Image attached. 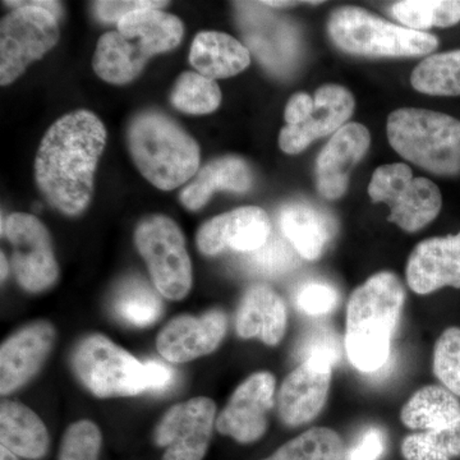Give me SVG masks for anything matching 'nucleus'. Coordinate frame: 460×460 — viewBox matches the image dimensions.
<instances>
[{
	"label": "nucleus",
	"instance_id": "obj_10",
	"mask_svg": "<svg viewBox=\"0 0 460 460\" xmlns=\"http://www.w3.org/2000/svg\"><path fill=\"white\" fill-rule=\"evenodd\" d=\"M2 230L13 247L12 265L20 286L32 293L53 286L59 269L44 224L33 215L16 213L5 220Z\"/></svg>",
	"mask_w": 460,
	"mask_h": 460
},
{
	"label": "nucleus",
	"instance_id": "obj_4",
	"mask_svg": "<svg viewBox=\"0 0 460 460\" xmlns=\"http://www.w3.org/2000/svg\"><path fill=\"white\" fill-rule=\"evenodd\" d=\"M387 138L408 162L441 177L460 175V120L420 108H402L387 118Z\"/></svg>",
	"mask_w": 460,
	"mask_h": 460
},
{
	"label": "nucleus",
	"instance_id": "obj_34",
	"mask_svg": "<svg viewBox=\"0 0 460 460\" xmlns=\"http://www.w3.org/2000/svg\"><path fill=\"white\" fill-rule=\"evenodd\" d=\"M343 356V343L334 328L319 323L305 332L296 348V357L301 363L334 370Z\"/></svg>",
	"mask_w": 460,
	"mask_h": 460
},
{
	"label": "nucleus",
	"instance_id": "obj_37",
	"mask_svg": "<svg viewBox=\"0 0 460 460\" xmlns=\"http://www.w3.org/2000/svg\"><path fill=\"white\" fill-rule=\"evenodd\" d=\"M102 434L95 423L80 420L66 429L59 460H98Z\"/></svg>",
	"mask_w": 460,
	"mask_h": 460
},
{
	"label": "nucleus",
	"instance_id": "obj_39",
	"mask_svg": "<svg viewBox=\"0 0 460 460\" xmlns=\"http://www.w3.org/2000/svg\"><path fill=\"white\" fill-rule=\"evenodd\" d=\"M386 452V434L377 426H370L356 443L345 450L343 460H381Z\"/></svg>",
	"mask_w": 460,
	"mask_h": 460
},
{
	"label": "nucleus",
	"instance_id": "obj_30",
	"mask_svg": "<svg viewBox=\"0 0 460 460\" xmlns=\"http://www.w3.org/2000/svg\"><path fill=\"white\" fill-rule=\"evenodd\" d=\"M344 445L334 429L314 428L288 441L265 460H343Z\"/></svg>",
	"mask_w": 460,
	"mask_h": 460
},
{
	"label": "nucleus",
	"instance_id": "obj_1",
	"mask_svg": "<svg viewBox=\"0 0 460 460\" xmlns=\"http://www.w3.org/2000/svg\"><path fill=\"white\" fill-rule=\"evenodd\" d=\"M105 144L104 124L84 109L63 115L45 133L36 155L35 180L60 213L75 217L90 205Z\"/></svg>",
	"mask_w": 460,
	"mask_h": 460
},
{
	"label": "nucleus",
	"instance_id": "obj_9",
	"mask_svg": "<svg viewBox=\"0 0 460 460\" xmlns=\"http://www.w3.org/2000/svg\"><path fill=\"white\" fill-rule=\"evenodd\" d=\"M74 367L84 385L99 398L135 396L147 390L145 363L102 335L84 338L75 347Z\"/></svg>",
	"mask_w": 460,
	"mask_h": 460
},
{
	"label": "nucleus",
	"instance_id": "obj_24",
	"mask_svg": "<svg viewBox=\"0 0 460 460\" xmlns=\"http://www.w3.org/2000/svg\"><path fill=\"white\" fill-rule=\"evenodd\" d=\"M0 441L16 456L40 459L47 453L49 436L38 414L26 405L8 401L0 407Z\"/></svg>",
	"mask_w": 460,
	"mask_h": 460
},
{
	"label": "nucleus",
	"instance_id": "obj_3",
	"mask_svg": "<svg viewBox=\"0 0 460 460\" xmlns=\"http://www.w3.org/2000/svg\"><path fill=\"white\" fill-rule=\"evenodd\" d=\"M128 147L138 171L156 189H178L199 171L198 142L164 114L137 115L129 124Z\"/></svg>",
	"mask_w": 460,
	"mask_h": 460
},
{
	"label": "nucleus",
	"instance_id": "obj_2",
	"mask_svg": "<svg viewBox=\"0 0 460 460\" xmlns=\"http://www.w3.org/2000/svg\"><path fill=\"white\" fill-rule=\"evenodd\" d=\"M404 304V287L390 271L372 275L354 290L348 302L344 337L345 353L354 368L374 375L389 363Z\"/></svg>",
	"mask_w": 460,
	"mask_h": 460
},
{
	"label": "nucleus",
	"instance_id": "obj_8",
	"mask_svg": "<svg viewBox=\"0 0 460 460\" xmlns=\"http://www.w3.org/2000/svg\"><path fill=\"white\" fill-rule=\"evenodd\" d=\"M135 241L156 289L172 301L189 295L192 266L180 226L169 217L153 215L138 224Z\"/></svg>",
	"mask_w": 460,
	"mask_h": 460
},
{
	"label": "nucleus",
	"instance_id": "obj_14",
	"mask_svg": "<svg viewBox=\"0 0 460 460\" xmlns=\"http://www.w3.org/2000/svg\"><path fill=\"white\" fill-rule=\"evenodd\" d=\"M314 113L304 123L281 128L279 146L289 155H296L314 141L334 135L343 128L354 113L356 100L341 84H325L314 93Z\"/></svg>",
	"mask_w": 460,
	"mask_h": 460
},
{
	"label": "nucleus",
	"instance_id": "obj_45",
	"mask_svg": "<svg viewBox=\"0 0 460 460\" xmlns=\"http://www.w3.org/2000/svg\"><path fill=\"white\" fill-rule=\"evenodd\" d=\"M262 4L271 5V7H286V5L296 4L292 2H262Z\"/></svg>",
	"mask_w": 460,
	"mask_h": 460
},
{
	"label": "nucleus",
	"instance_id": "obj_40",
	"mask_svg": "<svg viewBox=\"0 0 460 460\" xmlns=\"http://www.w3.org/2000/svg\"><path fill=\"white\" fill-rule=\"evenodd\" d=\"M168 2H157V0H105V2L93 3L96 16L104 22H119L124 17L135 12L145 9H160L165 7Z\"/></svg>",
	"mask_w": 460,
	"mask_h": 460
},
{
	"label": "nucleus",
	"instance_id": "obj_23",
	"mask_svg": "<svg viewBox=\"0 0 460 460\" xmlns=\"http://www.w3.org/2000/svg\"><path fill=\"white\" fill-rule=\"evenodd\" d=\"M281 232L301 259L316 261L334 235L332 220L307 204H290L281 210Z\"/></svg>",
	"mask_w": 460,
	"mask_h": 460
},
{
	"label": "nucleus",
	"instance_id": "obj_27",
	"mask_svg": "<svg viewBox=\"0 0 460 460\" xmlns=\"http://www.w3.org/2000/svg\"><path fill=\"white\" fill-rule=\"evenodd\" d=\"M401 420L417 432L454 428L460 425V402L444 386H425L405 402Z\"/></svg>",
	"mask_w": 460,
	"mask_h": 460
},
{
	"label": "nucleus",
	"instance_id": "obj_22",
	"mask_svg": "<svg viewBox=\"0 0 460 460\" xmlns=\"http://www.w3.org/2000/svg\"><path fill=\"white\" fill-rule=\"evenodd\" d=\"M190 63L198 74L215 81L243 72L250 66L251 54L228 33L201 32L190 47Z\"/></svg>",
	"mask_w": 460,
	"mask_h": 460
},
{
	"label": "nucleus",
	"instance_id": "obj_31",
	"mask_svg": "<svg viewBox=\"0 0 460 460\" xmlns=\"http://www.w3.org/2000/svg\"><path fill=\"white\" fill-rule=\"evenodd\" d=\"M114 310L124 323L144 328L153 325L159 319L163 305L156 293L144 280L129 279L122 284L115 295Z\"/></svg>",
	"mask_w": 460,
	"mask_h": 460
},
{
	"label": "nucleus",
	"instance_id": "obj_21",
	"mask_svg": "<svg viewBox=\"0 0 460 460\" xmlns=\"http://www.w3.org/2000/svg\"><path fill=\"white\" fill-rule=\"evenodd\" d=\"M252 183V172L246 160L238 156L219 157L201 169L196 180L181 190L180 199L184 208L198 211L217 190L244 193Z\"/></svg>",
	"mask_w": 460,
	"mask_h": 460
},
{
	"label": "nucleus",
	"instance_id": "obj_29",
	"mask_svg": "<svg viewBox=\"0 0 460 460\" xmlns=\"http://www.w3.org/2000/svg\"><path fill=\"white\" fill-rule=\"evenodd\" d=\"M393 14L402 25L425 32L431 27H450L460 21L456 0H402L393 5Z\"/></svg>",
	"mask_w": 460,
	"mask_h": 460
},
{
	"label": "nucleus",
	"instance_id": "obj_15",
	"mask_svg": "<svg viewBox=\"0 0 460 460\" xmlns=\"http://www.w3.org/2000/svg\"><path fill=\"white\" fill-rule=\"evenodd\" d=\"M370 145V132L363 124H345L332 135L316 162L317 190L323 198H343L350 172L367 154Z\"/></svg>",
	"mask_w": 460,
	"mask_h": 460
},
{
	"label": "nucleus",
	"instance_id": "obj_44",
	"mask_svg": "<svg viewBox=\"0 0 460 460\" xmlns=\"http://www.w3.org/2000/svg\"><path fill=\"white\" fill-rule=\"evenodd\" d=\"M0 257H2V280H4V278L7 277V274H8V262H7V259H5V256H4V253L2 252V255H0Z\"/></svg>",
	"mask_w": 460,
	"mask_h": 460
},
{
	"label": "nucleus",
	"instance_id": "obj_41",
	"mask_svg": "<svg viewBox=\"0 0 460 460\" xmlns=\"http://www.w3.org/2000/svg\"><path fill=\"white\" fill-rule=\"evenodd\" d=\"M314 100L308 93H298L288 102L284 118L287 126H296L304 123L314 113Z\"/></svg>",
	"mask_w": 460,
	"mask_h": 460
},
{
	"label": "nucleus",
	"instance_id": "obj_19",
	"mask_svg": "<svg viewBox=\"0 0 460 460\" xmlns=\"http://www.w3.org/2000/svg\"><path fill=\"white\" fill-rule=\"evenodd\" d=\"M332 370L304 362L290 372L278 394L280 420L290 428L316 419L328 401Z\"/></svg>",
	"mask_w": 460,
	"mask_h": 460
},
{
	"label": "nucleus",
	"instance_id": "obj_5",
	"mask_svg": "<svg viewBox=\"0 0 460 460\" xmlns=\"http://www.w3.org/2000/svg\"><path fill=\"white\" fill-rule=\"evenodd\" d=\"M328 30L335 45L354 56L420 57L432 53L438 45L432 33L396 26L359 7H341L332 12Z\"/></svg>",
	"mask_w": 460,
	"mask_h": 460
},
{
	"label": "nucleus",
	"instance_id": "obj_20",
	"mask_svg": "<svg viewBox=\"0 0 460 460\" xmlns=\"http://www.w3.org/2000/svg\"><path fill=\"white\" fill-rule=\"evenodd\" d=\"M287 307L272 288L257 284L242 296L235 329L239 337L257 338L266 345H278L287 330Z\"/></svg>",
	"mask_w": 460,
	"mask_h": 460
},
{
	"label": "nucleus",
	"instance_id": "obj_12",
	"mask_svg": "<svg viewBox=\"0 0 460 460\" xmlns=\"http://www.w3.org/2000/svg\"><path fill=\"white\" fill-rule=\"evenodd\" d=\"M274 375L270 372L251 375L235 389L217 417V431L238 443H255L268 429V413L274 407Z\"/></svg>",
	"mask_w": 460,
	"mask_h": 460
},
{
	"label": "nucleus",
	"instance_id": "obj_18",
	"mask_svg": "<svg viewBox=\"0 0 460 460\" xmlns=\"http://www.w3.org/2000/svg\"><path fill=\"white\" fill-rule=\"evenodd\" d=\"M405 277L420 296L444 287L460 288V232L420 242L408 259Z\"/></svg>",
	"mask_w": 460,
	"mask_h": 460
},
{
	"label": "nucleus",
	"instance_id": "obj_17",
	"mask_svg": "<svg viewBox=\"0 0 460 460\" xmlns=\"http://www.w3.org/2000/svg\"><path fill=\"white\" fill-rule=\"evenodd\" d=\"M56 341V330L47 321L30 323L2 345L0 393L9 394L39 371Z\"/></svg>",
	"mask_w": 460,
	"mask_h": 460
},
{
	"label": "nucleus",
	"instance_id": "obj_7",
	"mask_svg": "<svg viewBox=\"0 0 460 460\" xmlns=\"http://www.w3.org/2000/svg\"><path fill=\"white\" fill-rule=\"evenodd\" d=\"M368 195L372 201L389 206L387 220L410 233L434 222L443 206V196L434 181L413 178L410 166L402 163L378 166L372 174Z\"/></svg>",
	"mask_w": 460,
	"mask_h": 460
},
{
	"label": "nucleus",
	"instance_id": "obj_32",
	"mask_svg": "<svg viewBox=\"0 0 460 460\" xmlns=\"http://www.w3.org/2000/svg\"><path fill=\"white\" fill-rule=\"evenodd\" d=\"M171 102L187 114H210L222 104L219 84L196 72H184L172 87Z\"/></svg>",
	"mask_w": 460,
	"mask_h": 460
},
{
	"label": "nucleus",
	"instance_id": "obj_6",
	"mask_svg": "<svg viewBox=\"0 0 460 460\" xmlns=\"http://www.w3.org/2000/svg\"><path fill=\"white\" fill-rule=\"evenodd\" d=\"M14 11L0 25V84L8 86L59 40L58 2H5Z\"/></svg>",
	"mask_w": 460,
	"mask_h": 460
},
{
	"label": "nucleus",
	"instance_id": "obj_35",
	"mask_svg": "<svg viewBox=\"0 0 460 460\" xmlns=\"http://www.w3.org/2000/svg\"><path fill=\"white\" fill-rule=\"evenodd\" d=\"M301 256L292 244L284 239L271 237L265 246L252 253H247L244 265L248 270L263 277H280L298 268Z\"/></svg>",
	"mask_w": 460,
	"mask_h": 460
},
{
	"label": "nucleus",
	"instance_id": "obj_28",
	"mask_svg": "<svg viewBox=\"0 0 460 460\" xmlns=\"http://www.w3.org/2000/svg\"><path fill=\"white\" fill-rule=\"evenodd\" d=\"M411 86L432 96H460V49L425 58L411 75Z\"/></svg>",
	"mask_w": 460,
	"mask_h": 460
},
{
	"label": "nucleus",
	"instance_id": "obj_11",
	"mask_svg": "<svg viewBox=\"0 0 460 460\" xmlns=\"http://www.w3.org/2000/svg\"><path fill=\"white\" fill-rule=\"evenodd\" d=\"M217 405L199 396L174 405L160 420L156 444L165 447L163 460H202L208 452Z\"/></svg>",
	"mask_w": 460,
	"mask_h": 460
},
{
	"label": "nucleus",
	"instance_id": "obj_13",
	"mask_svg": "<svg viewBox=\"0 0 460 460\" xmlns=\"http://www.w3.org/2000/svg\"><path fill=\"white\" fill-rule=\"evenodd\" d=\"M271 238V222L265 210L244 206L213 217L199 229L198 247L206 256L226 250L252 253Z\"/></svg>",
	"mask_w": 460,
	"mask_h": 460
},
{
	"label": "nucleus",
	"instance_id": "obj_33",
	"mask_svg": "<svg viewBox=\"0 0 460 460\" xmlns=\"http://www.w3.org/2000/svg\"><path fill=\"white\" fill-rule=\"evenodd\" d=\"M405 460H452L460 456V425L408 435L402 443Z\"/></svg>",
	"mask_w": 460,
	"mask_h": 460
},
{
	"label": "nucleus",
	"instance_id": "obj_38",
	"mask_svg": "<svg viewBox=\"0 0 460 460\" xmlns=\"http://www.w3.org/2000/svg\"><path fill=\"white\" fill-rule=\"evenodd\" d=\"M339 302L337 289L323 281H307L296 295V305L307 316L321 317L332 314Z\"/></svg>",
	"mask_w": 460,
	"mask_h": 460
},
{
	"label": "nucleus",
	"instance_id": "obj_25",
	"mask_svg": "<svg viewBox=\"0 0 460 460\" xmlns=\"http://www.w3.org/2000/svg\"><path fill=\"white\" fill-rule=\"evenodd\" d=\"M118 32L137 41L148 57L175 49L183 38V23L160 9H145L118 22Z\"/></svg>",
	"mask_w": 460,
	"mask_h": 460
},
{
	"label": "nucleus",
	"instance_id": "obj_36",
	"mask_svg": "<svg viewBox=\"0 0 460 460\" xmlns=\"http://www.w3.org/2000/svg\"><path fill=\"white\" fill-rule=\"evenodd\" d=\"M434 374L456 396H460V329L445 330L436 341Z\"/></svg>",
	"mask_w": 460,
	"mask_h": 460
},
{
	"label": "nucleus",
	"instance_id": "obj_26",
	"mask_svg": "<svg viewBox=\"0 0 460 460\" xmlns=\"http://www.w3.org/2000/svg\"><path fill=\"white\" fill-rule=\"evenodd\" d=\"M148 57L137 41L120 32H107L99 39L93 54V71L105 83L126 84L141 74Z\"/></svg>",
	"mask_w": 460,
	"mask_h": 460
},
{
	"label": "nucleus",
	"instance_id": "obj_43",
	"mask_svg": "<svg viewBox=\"0 0 460 460\" xmlns=\"http://www.w3.org/2000/svg\"><path fill=\"white\" fill-rule=\"evenodd\" d=\"M0 454H2L0 460H18L16 454L12 453L11 450L7 449L5 447H0Z\"/></svg>",
	"mask_w": 460,
	"mask_h": 460
},
{
	"label": "nucleus",
	"instance_id": "obj_42",
	"mask_svg": "<svg viewBox=\"0 0 460 460\" xmlns=\"http://www.w3.org/2000/svg\"><path fill=\"white\" fill-rule=\"evenodd\" d=\"M145 377L148 392L162 393L172 386L174 372L163 363L150 361L145 363Z\"/></svg>",
	"mask_w": 460,
	"mask_h": 460
},
{
	"label": "nucleus",
	"instance_id": "obj_16",
	"mask_svg": "<svg viewBox=\"0 0 460 460\" xmlns=\"http://www.w3.org/2000/svg\"><path fill=\"white\" fill-rule=\"evenodd\" d=\"M228 320L220 310L201 317L180 316L166 323L157 337V350L166 361L184 363L213 353L226 337Z\"/></svg>",
	"mask_w": 460,
	"mask_h": 460
}]
</instances>
